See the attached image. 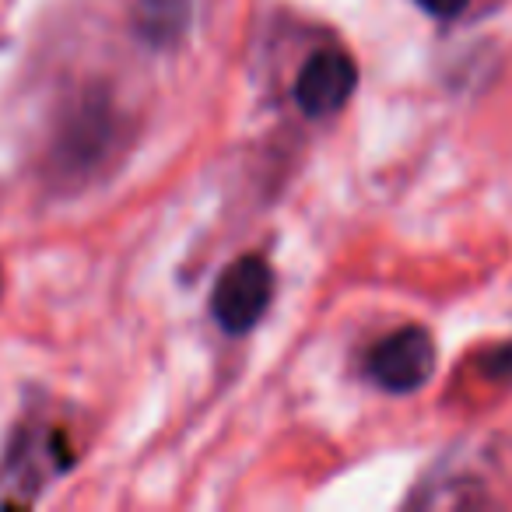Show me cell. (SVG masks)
<instances>
[{"label": "cell", "instance_id": "1", "mask_svg": "<svg viewBox=\"0 0 512 512\" xmlns=\"http://www.w3.org/2000/svg\"><path fill=\"white\" fill-rule=\"evenodd\" d=\"M274 299V271L260 256H239L221 271L211 292V316L225 334L242 337L260 323Z\"/></svg>", "mask_w": 512, "mask_h": 512}, {"label": "cell", "instance_id": "2", "mask_svg": "<svg viewBox=\"0 0 512 512\" xmlns=\"http://www.w3.org/2000/svg\"><path fill=\"white\" fill-rule=\"evenodd\" d=\"M435 344L425 327H400L372 348L369 376L386 393H414L432 379Z\"/></svg>", "mask_w": 512, "mask_h": 512}, {"label": "cell", "instance_id": "3", "mask_svg": "<svg viewBox=\"0 0 512 512\" xmlns=\"http://www.w3.org/2000/svg\"><path fill=\"white\" fill-rule=\"evenodd\" d=\"M358 88V67L344 50H316L313 57L302 64L299 78H295V106L309 116V120H327V116L341 113L348 99Z\"/></svg>", "mask_w": 512, "mask_h": 512}, {"label": "cell", "instance_id": "4", "mask_svg": "<svg viewBox=\"0 0 512 512\" xmlns=\"http://www.w3.org/2000/svg\"><path fill=\"white\" fill-rule=\"evenodd\" d=\"M109 144H113V109L106 102H85L67 123L60 155L71 169H85L106 155Z\"/></svg>", "mask_w": 512, "mask_h": 512}, {"label": "cell", "instance_id": "5", "mask_svg": "<svg viewBox=\"0 0 512 512\" xmlns=\"http://www.w3.org/2000/svg\"><path fill=\"white\" fill-rule=\"evenodd\" d=\"M193 0H137L134 4V29L148 46H172L190 29Z\"/></svg>", "mask_w": 512, "mask_h": 512}, {"label": "cell", "instance_id": "6", "mask_svg": "<svg viewBox=\"0 0 512 512\" xmlns=\"http://www.w3.org/2000/svg\"><path fill=\"white\" fill-rule=\"evenodd\" d=\"M470 0H418V8L432 18H460Z\"/></svg>", "mask_w": 512, "mask_h": 512}]
</instances>
